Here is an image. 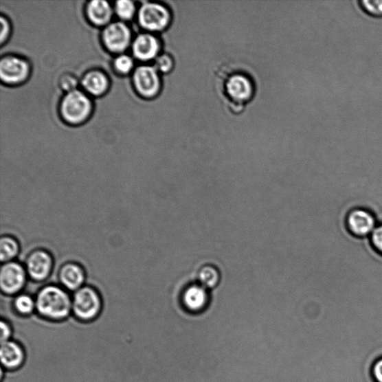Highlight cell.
I'll use <instances>...</instances> for the list:
<instances>
[{"label": "cell", "instance_id": "6da1fadb", "mask_svg": "<svg viewBox=\"0 0 382 382\" xmlns=\"http://www.w3.org/2000/svg\"><path fill=\"white\" fill-rule=\"evenodd\" d=\"M38 313L50 321H63L72 311V300L62 288L49 285L43 288L36 300Z\"/></svg>", "mask_w": 382, "mask_h": 382}, {"label": "cell", "instance_id": "7a4b0ae2", "mask_svg": "<svg viewBox=\"0 0 382 382\" xmlns=\"http://www.w3.org/2000/svg\"><path fill=\"white\" fill-rule=\"evenodd\" d=\"M102 310L99 293L91 286H85L76 291L72 299L74 315L82 322H91Z\"/></svg>", "mask_w": 382, "mask_h": 382}, {"label": "cell", "instance_id": "3957f363", "mask_svg": "<svg viewBox=\"0 0 382 382\" xmlns=\"http://www.w3.org/2000/svg\"><path fill=\"white\" fill-rule=\"evenodd\" d=\"M91 101L79 91L69 92L64 98L60 111L63 117L71 124L82 122L90 115Z\"/></svg>", "mask_w": 382, "mask_h": 382}, {"label": "cell", "instance_id": "277c9868", "mask_svg": "<svg viewBox=\"0 0 382 382\" xmlns=\"http://www.w3.org/2000/svg\"><path fill=\"white\" fill-rule=\"evenodd\" d=\"M142 27L150 31H161L168 27L170 14L166 7L158 3H146L138 14Z\"/></svg>", "mask_w": 382, "mask_h": 382}, {"label": "cell", "instance_id": "5b68a950", "mask_svg": "<svg viewBox=\"0 0 382 382\" xmlns=\"http://www.w3.org/2000/svg\"><path fill=\"white\" fill-rule=\"evenodd\" d=\"M27 271L19 263L10 262L3 264L0 271V286L8 295L20 292L27 281Z\"/></svg>", "mask_w": 382, "mask_h": 382}, {"label": "cell", "instance_id": "8992f818", "mask_svg": "<svg viewBox=\"0 0 382 382\" xmlns=\"http://www.w3.org/2000/svg\"><path fill=\"white\" fill-rule=\"evenodd\" d=\"M54 266V260L46 250L33 251L25 262V271L31 279L41 282L47 279Z\"/></svg>", "mask_w": 382, "mask_h": 382}, {"label": "cell", "instance_id": "52a82bcc", "mask_svg": "<svg viewBox=\"0 0 382 382\" xmlns=\"http://www.w3.org/2000/svg\"><path fill=\"white\" fill-rule=\"evenodd\" d=\"M378 225L375 216L364 208H356L347 218V227L358 237L370 236Z\"/></svg>", "mask_w": 382, "mask_h": 382}, {"label": "cell", "instance_id": "ba28073f", "mask_svg": "<svg viewBox=\"0 0 382 382\" xmlns=\"http://www.w3.org/2000/svg\"><path fill=\"white\" fill-rule=\"evenodd\" d=\"M134 82L137 91L144 97H154L160 90L159 76L152 67H138L134 74Z\"/></svg>", "mask_w": 382, "mask_h": 382}, {"label": "cell", "instance_id": "9c48e42d", "mask_svg": "<svg viewBox=\"0 0 382 382\" xmlns=\"http://www.w3.org/2000/svg\"><path fill=\"white\" fill-rule=\"evenodd\" d=\"M106 46L115 53L125 50L131 40V32L123 23H111L103 32Z\"/></svg>", "mask_w": 382, "mask_h": 382}, {"label": "cell", "instance_id": "30bf717a", "mask_svg": "<svg viewBox=\"0 0 382 382\" xmlns=\"http://www.w3.org/2000/svg\"><path fill=\"white\" fill-rule=\"evenodd\" d=\"M29 71L28 64L19 58L7 57L0 63V76L2 80L8 84L23 82L27 77Z\"/></svg>", "mask_w": 382, "mask_h": 382}, {"label": "cell", "instance_id": "8fae6325", "mask_svg": "<svg viewBox=\"0 0 382 382\" xmlns=\"http://www.w3.org/2000/svg\"><path fill=\"white\" fill-rule=\"evenodd\" d=\"M225 89L234 102L244 103L253 98L254 86L249 78L243 74H234L228 80Z\"/></svg>", "mask_w": 382, "mask_h": 382}, {"label": "cell", "instance_id": "7c38bea8", "mask_svg": "<svg viewBox=\"0 0 382 382\" xmlns=\"http://www.w3.org/2000/svg\"><path fill=\"white\" fill-rule=\"evenodd\" d=\"M0 359H1L2 368L5 370H15L23 366L25 361V352L20 344L8 341L1 344Z\"/></svg>", "mask_w": 382, "mask_h": 382}, {"label": "cell", "instance_id": "4fadbf2b", "mask_svg": "<svg viewBox=\"0 0 382 382\" xmlns=\"http://www.w3.org/2000/svg\"><path fill=\"white\" fill-rule=\"evenodd\" d=\"M59 280L65 288L76 291L83 286L85 280L84 269L76 263H67L60 268Z\"/></svg>", "mask_w": 382, "mask_h": 382}, {"label": "cell", "instance_id": "5bb4252c", "mask_svg": "<svg viewBox=\"0 0 382 382\" xmlns=\"http://www.w3.org/2000/svg\"><path fill=\"white\" fill-rule=\"evenodd\" d=\"M133 53L135 56L142 60L154 58L160 49L159 42L150 34H141L133 43Z\"/></svg>", "mask_w": 382, "mask_h": 382}, {"label": "cell", "instance_id": "9a60e30c", "mask_svg": "<svg viewBox=\"0 0 382 382\" xmlns=\"http://www.w3.org/2000/svg\"><path fill=\"white\" fill-rule=\"evenodd\" d=\"M208 302V294L203 285H193L188 288L183 295L186 308L191 312L203 311Z\"/></svg>", "mask_w": 382, "mask_h": 382}, {"label": "cell", "instance_id": "2e32d148", "mask_svg": "<svg viewBox=\"0 0 382 382\" xmlns=\"http://www.w3.org/2000/svg\"><path fill=\"white\" fill-rule=\"evenodd\" d=\"M111 13L109 3L102 0H94L88 6L89 19L95 25L107 23L111 19Z\"/></svg>", "mask_w": 382, "mask_h": 382}, {"label": "cell", "instance_id": "e0dca14e", "mask_svg": "<svg viewBox=\"0 0 382 382\" xmlns=\"http://www.w3.org/2000/svg\"><path fill=\"white\" fill-rule=\"evenodd\" d=\"M84 88L95 95L105 92L109 86L107 77L99 71H92L87 74L82 81Z\"/></svg>", "mask_w": 382, "mask_h": 382}, {"label": "cell", "instance_id": "ac0fdd59", "mask_svg": "<svg viewBox=\"0 0 382 382\" xmlns=\"http://www.w3.org/2000/svg\"><path fill=\"white\" fill-rule=\"evenodd\" d=\"M19 253V245L12 237L4 236L0 240V259L3 263L12 262Z\"/></svg>", "mask_w": 382, "mask_h": 382}, {"label": "cell", "instance_id": "d6986e66", "mask_svg": "<svg viewBox=\"0 0 382 382\" xmlns=\"http://www.w3.org/2000/svg\"><path fill=\"white\" fill-rule=\"evenodd\" d=\"M14 307L17 313L28 317L36 309V303L29 295L21 294L15 298Z\"/></svg>", "mask_w": 382, "mask_h": 382}, {"label": "cell", "instance_id": "ffe728a7", "mask_svg": "<svg viewBox=\"0 0 382 382\" xmlns=\"http://www.w3.org/2000/svg\"><path fill=\"white\" fill-rule=\"evenodd\" d=\"M220 279L218 271L216 268L207 266L202 269L199 273V280L205 288H214L218 284Z\"/></svg>", "mask_w": 382, "mask_h": 382}, {"label": "cell", "instance_id": "44dd1931", "mask_svg": "<svg viewBox=\"0 0 382 382\" xmlns=\"http://www.w3.org/2000/svg\"><path fill=\"white\" fill-rule=\"evenodd\" d=\"M115 10L120 19L129 20L133 17L135 8L134 3L128 0H120L116 3Z\"/></svg>", "mask_w": 382, "mask_h": 382}, {"label": "cell", "instance_id": "7402d4cb", "mask_svg": "<svg viewBox=\"0 0 382 382\" xmlns=\"http://www.w3.org/2000/svg\"><path fill=\"white\" fill-rule=\"evenodd\" d=\"M115 67L120 73L127 74L133 67V60L127 56H120L115 60Z\"/></svg>", "mask_w": 382, "mask_h": 382}, {"label": "cell", "instance_id": "603a6c76", "mask_svg": "<svg viewBox=\"0 0 382 382\" xmlns=\"http://www.w3.org/2000/svg\"><path fill=\"white\" fill-rule=\"evenodd\" d=\"M156 67L162 73H168L173 67V60L169 55H162L156 60Z\"/></svg>", "mask_w": 382, "mask_h": 382}, {"label": "cell", "instance_id": "cb8c5ba5", "mask_svg": "<svg viewBox=\"0 0 382 382\" xmlns=\"http://www.w3.org/2000/svg\"><path fill=\"white\" fill-rule=\"evenodd\" d=\"M370 237L372 245L382 254V224L377 225Z\"/></svg>", "mask_w": 382, "mask_h": 382}, {"label": "cell", "instance_id": "d4e9b609", "mask_svg": "<svg viewBox=\"0 0 382 382\" xmlns=\"http://www.w3.org/2000/svg\"><path fill=\"white\" fill-rule=\"evenodd\" d=\"M0 328H1V337H0L1 344L10 341V338L13 336L14 333L10 324L3 319L0 322Z\"/></svg>", "mask_w": 382, "mask_h": 382}, {"label": "cell", "instance_id": "484cf974", "mask_svg": "<svg viewBox=\"0 0 382 382\" xmlns=\"http://www.w3.org/2000/svg\"><path fill=\"white\" fill-rule=\"evenodd\" d=\"M60 86L63 87V89L65 91L69 92H71L75 91L76 87L77 85V81L76 78L71 75H65L60 79Z\"/></svg>", "mask_w": 382, "mask_h": 382}, {"label": "cell", "instance_id": "4316f807", "mask_svg": "<svg viewBox=\"0 0 382 382\" xmlns=\"http://www.w3.org/2000/svg\"><path fill=\"white\" fill-rule=\"evenodd\" d=\"M364 5H366L368 10L375 14H382V0H373V1H364Z\"/></svg>", "mask_w": 382, "mask_h": 382}, {"label": "cell", "instance_id": "83f0119b", "mask_svg": "<svg viewBox=\"0 0 382 382\" xmlns=\"http://www.w3.org/2000/svg\"><path fill=\"white\" fill-rule=\"evenodd\" d=\"M229 108L232 112L239 114V113L244 110V105H243V103L232 101Z\"/></svg>", "mask_w": 382, "mask_h": 382}, {"label": "cell", "instance_id": "f1b7e54d", "mask_svg": "<svg viewBox=\"0 0 382 382\" xmlns=\"http://www.w3.org/2000/svg\"><path fill=\"white\" fill-rule=\"evenodd\" d=\"M1 28H2L1 41L3 43L5 40V38H7L8 30H10V29H8V23L3 19V17H2V19H1Z\"/></svg>", "mask_w": 382, "mask_h": 382}, {"label": "cell", "instance_id": "f546056e", "mask_svg": "<svg viewBox=\"0 0 382 382\" xmlns=\"http://www.w3.org/2000/svg\"><path fill=\"white\" fill-rule=\"evenodd\" d=\"M374 371L378 381L382 382V360L377 363Z\"/></svg>", "mask_w": 382, "mask_h": 382}]
</instances>
